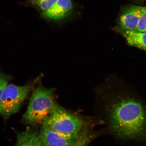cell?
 <instances>
[{
    "label": "cell",
    "mask_w": 146,
    "mask_h": 146,
    "mask_svg": "<svg viewBox=\"0 0 146 146\" xmlns=\"http://www.w3.org/2000/svg\"><path fill=\"white\" fill-rule=\"evenodd\" d=\"M10 79V76L0 71V103L3 91L5 87L8 85Z\"/></svg>",
    "instance_id": "7c38bea8"
},
{
    "label": "cell",
    "mask_w": 146,
    "mask_h": 146,
    "mask_svg": "<svg viewBox=\"0 0 146 146\" xmlns=\"http://www.w3.org/2000/svg\"><path fill=\"white\" fill-rule=\"evenodd\" d=\"M87 141V139L85 137H82L77 143L71 146H86Z\"/></svg>",
    "instance_id": "4fadbf2b"
},
{
    "label": "cell",
    "mask_w": 146,
    "mask_h": 146,
    "mask_svg": "<svg viewBox=\"0 0 146 146\" xmlns=\"http://www.w3.org/2000/svg\"><path fill=\"white\" fill-rule=\"evenodd\" d=\"M104 108L109 127L122 140L146 141V109L138 98L122 91L111 90Z\"/></svg>",
    "instance_id": "6da1fadb"
},
{
    "label": "cell",
    "mask_w": 146,
    "mask_h": 146,
    "mask_svg": "<svg viewBox=\"0 0 146 146\" xmlns=\"http://www.w3.org/2000/svg\"><path fill=\"white\" fill-rule=\"evenodd\" d=\"M58 0H33L38 8L43 11L50 9Z\"/></svg>",
    "instance_id": "30bf717a"
},
{
    "label": "cell",
    "mask_w": 146,
    "mask_h": 146,
    "mask_svg": "<svg viewBox=\"0 0 146 146\" xmlns=\"http://www.w3.org/2000/svg\"><path fill=\"white\" fill-rule=\"evenodd\" d=\"M146 7L131 5L124 8L120 13L117 25L114 30L120 31L136 30L139 21Z\"/></svg>",
    "instance_id": "8992f818"
},
{
    "label": "cell",
    "mask_w": 146,
    "mask_h": 146,
    "mask_svg": "<svg viewBox=\"0 0 146 146\" xmlns=\"http://www.w3.org/2000/svg\"><path fill=\"white\" fill-rule=\"evenodd\" d=\"M16 146H44L39 133L30 128L16 133Z\"/></svg>",
    "instance_id": "ba28073f"
},
{
    "label": "cell",
    "mask_w": 146,
    "mask_h": 146,
    "mask_svg": "<svg viewBox=\"0 0 146 146\" xmlns=\"http://www.w3.org/2000/svg\"><path fill=\"white\" fill-rule=\"evenodd\" d=\"M118 32L123 36L129 45L146 51V32L120 31Z\"/></svg>",
    "instance_id": "9c48e42d"
},
{
    "label": "cell",
    "mask_w": 146,
    "mask_h": 146,
    "mask_svg": "<svg viewBox=\"0 0 146 146\" xmlns=\"http://www.w3.org/2000/svg\"><path fill=\"white\" fill-rule=\"evenodd\" d=\"M55 89L44 87L40 82L34 89L23 121L29 125H42L56 105Z\"/></svg>",
    "instance_id": "7a4b0ae2"
},
{
    "label": "cell",
    "mask_w": 146,
    "mask_h": 146,
    "mask_svg": "<svg viewBox=\"0 0 146 146\" xmlns=\"http://www.w3.org/2000/svg\"><path fill=\"white\" fill-rule=\"evenodd\" d=\"M38 78L32 83L21 86L11 84L5 87L0 103V114L3 117L8 118L19 111L29 93L34 89Z\"/></svg>",
    "instance_id": "3957f363"
},
{
    "label": "cell",
    "mask_w": 146,
    "mask_h": 146,
    "mask_svg": "<svg viewBox=\"0 0 146 146\" xmlns=\"http://www.w3.org/2000/svg\"><path fill=\"white\" fill-rule=\"evenodd\" d=\"M44 146H71L82 137L79 134H65L53 130L42 124L39 133Z\"/></svg>",
    "instance_id": "5b68a950"
},
{
    "label": "cell",
    "mask_w": 146,
    "mask_h": 146,
    "mask_svg": "<svg viewBox=\"0 0 146 146\" xmlns=\"http://www.w3.org/2000/svg\"><path fill=\"white\" fill-rule=\"evenodd\" d=\"M73 9L71 0H58L50 9L43 11L42 15L46 19L61 21L70 15Z\"/></svg>",
    "instance_id": "52a82bcc"
},
{
    "label": "cell",
    "mask_w": 146,
    "mask_h": 146,
    "mask_svg": "<svg viewBox=\"0 0 146 146\" xmlns=\"http://www.w3.org/2000/svg\"><path fill=\"white\" fill-rule=\"evenodd\" d=\"M42 124L65 134H79L83 126L81 118L57 105Z\"/></svg>",
    "instance_id": "277c9868"
},
{
    "label": "cell",
    "mask_w": 146,
    "mask_h": 146,
    "mask_svg": "<svg viewBox=\"0 0 146 146\" xmlns=\"http://www.w3.org/2000/svg\"><path fill=\"white\" fill-rule=\"evenodd\" d=\"M135 31L140 32H146V7L140 18Z\"/></svg>",
    "instance_id": "8fae6325"
}]
</instances>
